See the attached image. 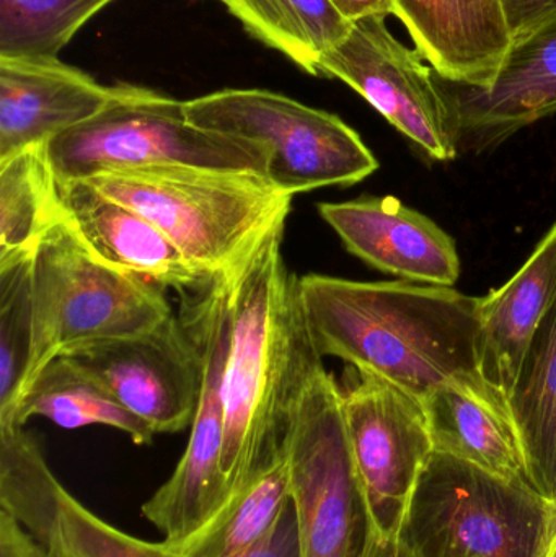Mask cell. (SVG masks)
Here are the masks:
<instances>
[{"mask_svg":"<svg viewBox=\"0 0 556 557\" xmlns=\"http://www.w3.org/2000/svg\"><path fill=\"white\" fill-rule=\"evenodd\" d=\"M556 304V224L503 287L480 301V367L485 382L508 399L526 354Z\"/></svg>","mask_w":556,"mask_h":557,"instance_id":"cell-19","label":"cell"},{"mask_svg":"<svg viewBox=\"0 0 556 557\" xmlns=\"http://www.w3.org/2000/svg\"><path fill=\"white\" fill-rule=\"evenodd\" d=\"M421 403L434 454L464 461L515 490L544 499L532 480L521 434L508 406L456 385L440 386Z\"/></svg>","mask_w":556,"mask_h":557,"instance_id":"cell-18","label":"cell"},{"mask_svg":"<svg viewBox=\"0 0 556 557\" xmlns=\"http://www.w3.org/2000/svg\"><path fill=\"white\" fill-rule=\"evenodd\" d=\"M65 487L23 425L0 428V510L46 549Z\"/></svg>","mask_w":556,"mask_h":557,"instance_id":"cell-26","label":"cell"},{"mask_svg":"<svg viewBox=\"0 0 556 557\" xmlns=\"http://www.w3.org/2000/svg\"><path fill=\"white\" fill-rule=\"evenodd\" d=\"M0 557H48V553L10 513L0 510Z\"/></svg>","mask_w":556,"mask_h":557,"instance_id":"cell-30","label":"cell"},{"mask_svg":"<svg viewBox=\"0 0 556 557\" xmlns=\"http://www.w3.org/2000/svg\"><path fill=\"white\" fill-rule=\"evenodd\" d=\"M545 504L433 454L401 539L421 557H534Z\"/></svg>","mask_w":556,"mask_h":557,"instance_id":"cell-9","label":"cell"},{"mask_svg":"<svg viewBox=\"0 0 556 557\" xmlns=\"http://www.w3.org/2000/svg\"><path fill=\"white\" fill-rule=\"evenodd\" d=\"M33 314L28 385L55 357L144 333L173 311L165 288L101 260L64 219L33 255Z\"/></svg>","mask_w":556,"mask_h":557,"instance_id":"cell-5","label":"cell"},{"mask_svg":"<svg viewBox=\"0 0 556 557\" xmlns=\"http://www.w3.org/2000/svg\"><path fill=\"white\" fill-rule=\"evenodd\" d=\"M182 323L201 357V392L188 445L172 476L143 504V516L162 532V543L182 542L231 499L222 473L225 373L232 341V287L212 282L185 298Z\"/></svg>","mask_w":556,"mask_h":557,"instance_id":"cell-8","label":"cell"},{"mask_svg":"<svg viewBox=\"0 0 556 557\" xmlns=\"http://www.w3.org/2000/svg\"><path fill=\"white\" fill-rule=\"evenodd\" d=\"M185 114L202 129L263 146L270 153L268 178L291 196L356 185L379 169L374 153L342 117L276 91H214L186 100Z\"/></svg>","mask_w":556,"mask_h":557,"instance_id":"cell-6","label":"cell"},{"mask_svg":"<svg viewBox=\"0 0 556 557\" xmlns=\"http://www.w3.org/2000/svg\"><path fill=\"white\" fill-rule=\"evenodd\" d=\"M65 221L101 260L180 294L211 284L159 227L88 182L59 183Z\"/></svg>","mask_w":556,"mask_h":557,"instance_id":"cell-17","label":"cell"},{"mask_svg":"<svg viewBox=\"0 0 556 557\" xmlns=\"http://www.w3.org/2000/svg\"><path fill=\"white\" fill-rule=\"evenodd\" d=\"M512 41L531 33L556 12V0H502Z\"/></svg>","mask_w":556,"mask_h":557,"instance_id":"cell-29","label":"cell"},{"mask_svg":"<svg viewBox=\"0 0 556 557\" xmlns=\"http://www.w3.org/2000/svg\"><path fill=\"white\" fill-rule=\"evenodd\" d=\"M534 557H556V497L545 504Z\"/></svg>","mask_w":556,"mask_h":557,"instance_id":"cell-32","label":"cell"},{"mask_svg":"<svg viewBox=\"0 0 556 557\" xmlns=\"http://www.w3.org/2000/svg\"><path fill=\"white\" fill-rule=\"evenodd\" d=\"M385 18L353 23L345 39L320 59L317 75L342 81L430 159L450 162L459 150L440 75L392 35Z\"/></svg>","mask_w":556,"mask_h":557,"instance_id":"cell-11","label":"cell"},{"mask_svg":"<svg viewBox=\"0 0 556 557\" xmlns=\"http://www.w3.org/2000/svg\"><path fill=\"white\" fill-rule=\"evenodd\" d=\"M299 557H362L371 520L349 454L343 392L319 370L297 403L284 445Z\"/></svg>","mask_w":556,"mask_h":557,"instance_id":"cell-7","label":"cell"},{"mask_svg":"<svg viewBox=\"0 0 556 557\" xmlns=\"http://www.w3.org/2000/svg\"><path fill=\"white\" fill-rule=\"evenodd\" d=\"M300 304L322 357H336L423 401L444 385L508 406L480 367V301L453 287L306 274Z\"/></svg>","mask_w":556,"mask_h":557,"instance_id":"cell-1","label":"cell"},{"mask_svg":"<svg viewBox=\"0 0 556 557\" xmlns=\"http://www.w3.org/2000/svg\"><path fill=\"white\" fill-rule=\"evenodd\" d=\"M343 392L349 454L372 533L400 539L434 454L423 403L404 389L359 373Z\"/></svg>","mask_w":556,"mask_h":557,"instance_id":"cell-10","label":"cell"},{"mask_svg":"<svg viewBox=\"0 0 556 557\" xmlns=\"http://www.w3.org/2000/svg\"><path fill=\"white\" fill-rule=\"evenodd\" d=\"M362 557H421L404 539H381L372 533Z\"/></svg>","mask_w":556,"mask_h":557,"instance_id":"cell-31","label":"cell"},{"mask_svg":"<svg viewBox=\"0 0 556 557\" xmlns=\"http://www.w3.org/2000/svg\"><path fill=\"white\" fill-rule=\"evenodd\" d=\"M348 22L394 15L440 78L464 87L495 82L512 46L502 0H330Z\"/></svg>","mask_w":556,"mask_h":557,"instance_id":"cell-13","label":"cell"},{"mask_svg":"<svg viewBox=\"0 0 556 557\" xmlns=\"http://www.w3.org/2000/svg\"><path fill=\"white\" fill-rule=\"evenodd\" d=\"M289 503V473L283 455L188 539L160 545L185 557H238L270 533Z\"/></svg>","mask_w":556,"mask_h":557,"instance_id":"cell-25","label":"cell"},{"mask_svg":"<svg viewBox=\"0 0 556 557\" xmlns=\"http://www.w3.org/2000/svg\"><path fill=\"white\" fill-rule=\"evenodd\" d=\"M64 219L46 146L0 160V264L35 255L41 238Z\"/></svg>","mask_w":556,"mask_h":557,"instance_id":"cell-22","label":"cell"},{"mask_svg":"<svg viewBox=\"0 0 556 557\" xmlns=\"http://www.w3.org/2000/svg\"><path fill=\"white\" fill-rule=\"evenodd\" d=\"M258 41L310 75L351 29L330 0H219Z\"/></svg>","mask_w":556,"mask_h":557,"instance_id":"cell-23","label":"cell"},{"mask_svg":"<svg viewBox=\"0 0 556 557\" xmlns=\"http://www.w3.org/2000/svg\"><path fill=\"white\" fill-rule=\"evenodd\" d=\"M33 334V255L0 264V428L13 425L28 386Z\"/></svg>","mask_w":556,"mask_h":557,"instance_id":"cell-27","label":"cell"},{"mask_svg":"<svg viewBox=\"0 0 556 557\" xmlns=\"http://www.w3.org/2000/svg\"><path fill=\"white\" fill-rule=\"evenodd\" d=\"M64 357L100 380L156 434L191 428L201 392V357L175 314L144 333L100 341Z\"/></svg>","mask_w":556,"mask_h":557,"instance_id":"cell-12","label":"cell"},{"mask_svg":"<svg viewBox=\"0 0 556 557\" xmlns=\"http://www.w3.org/2000/svg\"><path fill=\"white\" fill-rule=\"evenodd\" d=\"M87 182L152 222L209 281L228 284L286 228L294 198L263 173L191 166L120 170Z\"/></svg>","mask_w":556,"mask_h":557,"instance_id":"cell-3","label":"cell"},{"mask_svg":"<svg viewBox=\"0 0 556 557\" xmlns=\"http://www.w3.org/2000/svg\"><path fill=\"white\" fill-rule=\"evenodd\" d=\"M508 405L535 487L551 503L556 497V304L532 339Z\"/></svg>","mask_w":556,"mask_h":557,"instance_id":"cell-21","label":"cell"},{"mask_svg":"<svg viewBox=\"0 0 556 557\" xmlns=\"http://www.w3.org/2000/svg\"><path fill=\"white\" fill-rule=\"evenodd\" d=\"M459 152L495 149L556 113V12L512 41L495 82L464 87L440 78Z\"/></svg>","mask_w":556,"mask_h":557,"instance_id":"cell-14","label":"cell"},{"mask_svg":"<svg viewBox=\"0 0 556 557\" xmlns=\"http://www.w3.org/2000/svg\"><path fill=\"white\" fill-rule=\"evenodd\" d=\"M286 228L273 232L232 287L222 473L231 497L284 455L300 396L322 359L284 261Z\"/></svg>","mask_w":556,"mask_h":557,"instance_id":"cell-2","label":"cell"},{"mask_svg":"<svg viewBox=\"0 0 556 557\" xmlns=\"http://www.w3.org/2000/svg\"><path fill=\"white\" fill-rule=\"evenodd\" d=\"M114 0H0V58H58Z\"/></svg>","mask_w":556,"mask_h":557,"instance_id":"cell-28","label":"cell"},{"mask_svg":"<svg viewBox=\"0 0 556 557\" xmlns=\"http://www.w3.org/2000/svg\"><path fill=\"white\" fill-rule=\"evenodd\" d=\"M59 183L149 166H191L267 175L260 144L196 126L185 101L149 88L118 84L110 103L90 120L46 144Z\"/></svg>","mask_w":556,"mask_h":557,"instance_id":"cell-4","label":"cell"},{"mask_svg":"<svg viewBox=\"0 0 556 557\" xmlns=\"http://www.w3.org/2000/svg\"><path fill=\"white\" fill-rule=\"evenodd\" d=\"M46 553L48 557H185L169 552L160 543L136 539L110 525L67 490L62 491L58 520ZM238 557H299L291 503L270 533L251 552Z\"/></svg>","mask_w":556,"mask_h":557,"instance_id":"cell-24","label":"cell"},{"mask_svg":"<svg viewBox=\"0 0 556 557\" xmlns=\"http://www.w3.org/2000/svg\"><path fill=\"white\" fill-rule=\"evenodd\" d=\"M116 94L59 58H0V160L100 113Z\"/></svg>","mask_w":556,"mask_h":557,"instance_id":"cell-16","label":"cell"},{"mask_svg":"<svg viewBox=\"0 0 556 557\" xmlns=\"http://www.w3.org/2000/svg\"><path fill=\"white\" fill-rule=\"evenodd\" d=\"M319 214L346 250L374 270L443 287H453L460 276L453 237L397 198L365 196L353 201L322 202Z\"/></svg>","mask_w":556,"mask_h":557,"instance_id":"cell-15","label":"cell"},{"mask_svg":"<svg viewBox=\"0 0 556 557\" xmlns=\"http://www.w3.org/2000/svg\"><path fill=\"white\" fill-rule=\"evenodd\" d=\"M32 418H45L62 429L108 425L149 445L156 432L143 419L121 405L113 393L67 357H55L29 382L16 408L13 425Z\"/></svg>","mask_w":556,"mask_h":557,"instance_id":"cell-20","label":"cell"}]
</instances>
